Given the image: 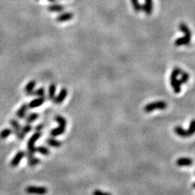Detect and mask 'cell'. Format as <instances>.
I'll return each instance as SVG.
<instances>
[{
  "instance_id": "d4e9b609",
  "label": "cell",
  "mask_w": 195,
  "mask_h": 195,
  "mask_svg": "<svg viewBox=\"0 0 195 195\" xmlns=\"http://www.w3.org/2000/svg\"><path fill=\"white\" fill-rule=\"evenodd\" d=\"M55 120L57 121L58 124H59V126L63 127H66L67 121L63 117H61V116H59V115L56 116Z\"/></svg>"
},
{
  "instance_id": "cb8c5ba5",
  "label": "cell",
  "mask_w": 195,
  "mask_h": 195,
  "mask_svg": "<svg viewBox=\"0 0 195 195\" xmlns=\"http://www.w3.org/2000/svg\"><path fill=\"white\" fill-rule=\"evenodd\" d=\"M187 132H188L189 137L192 136L193 134H195V119H192L191 121L190 124V126H189L188 129H186Z\"/></svg>"
},
{
  "instance_id": "9a60e30c",
  "label": "cell",
  "mask_w": 195,
  "mask_h": 195,
  "mask_svg": "<svg viewBox=\"0 0 195 195\" xmlns=\"http://www.w3.org/2000/svg\"><path fill=\"white\" fill-rule=\"evenodd\" d=\"M64 9V6L61 5H58V4H54L48 7V10L51 12H63Z\"/></svg>"
},
{
  "instance_id": "1f68e13d",
  "label": "cell",
  "mask_w": 195,
  "mask_h": 195,
  "mask_svg": "<svg viewBox=\"0 0 195 195\" xmlns=\"http://www.w3.org/2000/svg\"><path fill=\"white\" fill-rule=\"evenodd\" d=\"M192 188L193 189H195V182H194V183H193V184H192Z\"/></svg>"
},
{
  "instance_id": "8fae6325",
  "label": "cell",
  "mask_w": 195,
  "mask_h": 195,
  "mask_svg": "<svg viewBox=\"0 0 195 195\" xmlns=\"http://www.w3.org/2000/svg\"><path fill=\"white\" fill-rule=\"evenodd\" d=\"M46 100V98H38L36 99L33 100L30 103L28 104L29 109H36V108L39 107L44 103Z\"/></svg>"
},
{
  "instance_id": "ba28073f",
  "label": "cell",
  "mask_w": 195,
  "mask_h": 195,
  "mask_svg": "<svg viewBox=\"0 0 195 195\" xmlns=\"http://www.w3.org/2000/svg\"><path fill=\"white\" fill-rule=\"evenodd\" d=\"M152 9H153V2H152V0H145L144 5H142V11L147 15H150Z\"/></svg>"
},
{
  "instance_id": "603a6c76",
  "label": "cell",
  "mask_w": 195,
  "mask_h": 195,
  "mask_svg": "<svg viewBox=\"0 0 195 195\" xmlns=\"http://www.w3.org/2000/svg\"><path fill=\"white\" fill-rule=\"evenodd\" d=\"M36 151L43 155H49L50 154V150L49 148L44 146H38V148H36Z\"/></svg>"
},
{
  "instance_id": "5b68a950",
  "label": "cell",
  "mask_w": 195,
  "mask_h": 195,
  "mask_svg": "<svg viewBox=\"0 0 195 195\" xmlns=\"http://www.w3.org/2000/svg\"><path fill=\"white\" fill-rule=\"evenodd\" d=\"M191 40H192V36L190 35H184L183 37L177 38L174 41L175 46L179 47V46H184L190 45Z\"/></svg>"
},
{
  "instance_id": "83f0119b",
  "label": "cell",
  "mask_w": 195,
  "mask_h": 195,
  "mask_svg": "<svg viewBox=\"0 0 195 195\" xmlns=\"http://www.w3.org/2000/svg\"><path fill=\"white\" fill-rule=\"evenodd\" d=\"M39 163H40L39 158H35L34 156L33 157L30 158H28V164L30 167L36 166V165H38V164Z\"/></svg>"
},
{
  "instance_id": "277c9868",
  "label": "cell",
  "mask_w": 195,
  "mask_h": 195,
  "mask_svg": "<svg viewBox=\"0 0 195 195\" xmlns=\"http://www.w3.org/2000/svg\"><path fill=\"white\" fill-rule=\"evenodd\" d=\"M10 124L12 127L13 129H14V132L16 134L17 138L19 140H23L24 138L25 134L22 132V129H21V126L20 124L18 123V121L15 120V119H12V120H10Z\"/></svg>"
},
{
  "instance_id": "9c48e42d",
  "label": "cell",
  "mask_w": 195,
  "mask_h": 195,
  "mask_svg": "<svg viewBox=\"0 0 195 195\" xmlns=\"http://www.w3.org/2000/svg\"><path fill=\"white\" fill-rule=\"evenodd\" d=\"M176 163V165H178V166H180V167L190 166V165H192L193 161L190 158L183 157V158H179Z\"/></svg>"
},
{
  "instance_id": "f1b7e54d",
  "label": "cell",
  "mask_w": 195,
  "mask_h": 195,
  "mask_svg": "<svg viewBox=\"0 0 195 195\" xmlns=\"http://www.w3.org/2000/svg\"><path fill=\"white\" fill-rule=\"evenodd\" d=\"M31 129H32L31 125H30V124H26V126H25V127H23V128L22 129V132H23L24 134H28V132H30V131H31Z\"/></svg>"
},
{
  "instance_id": "2e32d148",
  "label": "cell",
  "mask_w": 195,
  "mask_h": 195,
  "mask_svg": "<svg viewBox=\"0 0 195 195\" xmlns=\"http://www.w3.org/2000/svg\"><path fill=\"white\" fill-rule=\"evenodd\" d=\"M179 29L181 33H183L184 35H192V31H191L190 28L187 26L186 23H181L179 24Z\"/></svg>"
},
{
  "instance_id": "e0dca14e",
  "label": "cell",
  "mask_w": 195,
  "mask_h": 195,
  "mask_svg": "<svg viewBox=\"0 0 195 195\" xmlns=\"http://www.w3.org/2000/svg\"><path fill=\"white\" fill-rule=\"evenodd\" d=\"M46 143H47L49 145L51 146V147H54V148H59V147H61L62 145V143H61V142L60 141L57 140H55V139H53V138H49L46 140Z\"/></svg>"
},
{
  "instance_id": "836d02e7",
  "label": "cell",
  "mask_w": 195,
  "mask_h": 195,
  "mask_svg": "<svg viewBox=\"0 0 195 195\" xmlns=\"http://www.w3.org/2000/svg\"><path fill=\"white\" fill-rule=\"evenodd\" d=\"M36 1H39V0H36Z\"/></svg>"
},
{
  "instance_id": "7c38bea8",
  "label": "cell",
  "mask_w": 195,
  "mask_h": 195,
  "mask_svg": "<svg viewBox=\"0 0 195 195\" xmlns=\"http://www.w3.org/2000/svg\"><path fill=\"white\" fill-rule=\"evenodd\" d=\"M36 85V82L35 80H31L25 87V92L28 96H33L35 87Z\"/></svg>"
},
{
  "instance_id": "7402d4cb",
  "label": "cell",
  "mask_w": 195,
  "mask_h": 195,
  "mask_svg": "<svg viewBox=\"0 0 195 195\" xmlns=\"http://www.w3.org/2000/svg\"><path fill=\"white\" fill-rule=\"evenodd\" d=\"M38 117H39V114L38 113H32L26 117V121L28 124H30L36 121Z\"/></svg>"
},
{
  "instance_id": "3957f363",
  "label": "cell",
  "mask_w": 195,
  "mask_h": 195,
  "mask_svg": "<svg viewBox=\"0 0 195 195\" xmlns=\"http://www.w3.org/2000/svg\"><path fill=\"white\" fill-rule=\"evenodd\" d=\"M26 192L28 194L45 195L48 192V190L45 186H29L26 189Z\"/></svg>"
},
{
  "instance_id": "6da1fadb",
  "label": "cell",
  "mask_w": 195,
  "mask_h": 195,
  "mask_svg": "<svg viewBox=\"0 0 195 195\" xmlns=\"http://www.w3.org/2000/svg\"><path fill=\"white\" fill-rule=\"evenodd\" d=\"M183 72V70L179 67H175L171 72V76H170V82H171V85L173 88V91L176 93H179L181 92V84L179 80H178V77L180 76L181 73Z\"/></svg>"
},
{
  "instance_id": "7a4b0ae2",
  "label": "cell",
  "mask_w": 195,
  "mask_h": 195,
  "mask_svg": "<svg viewBox=\"0 0 195 195\" xmlns=\"http://www.w3.org/2000/svg\"><path fill=\"white\" fill-rule=\"evenodd\" d=\"M167 108V103L163 100H158V101L152 102L145 105L144 107V111L146 113H150L155 110H164Z\"/></svg>"
},
{
  "instance_id": "4316f807",
  "label": "cell",
  "mask_w": 195,
  "mask_h": 195,
  "mask_svg": "<svg viewBox=\"0 0 195 195\" xmlns=\"http://www.w3.org/2000/svg\"><path fill=\"white\" fill-rule=\"evenodd\" d=\"M33 96H38V98H46L45 97V89L44 88H40L38 90L33 92Z\"/></svg>"
},
{
  "instance_id": "d6986e66",
  "label": "cell",
  "mask_w": 195,
  "mask_h": 195,
  "mask_svg": "<svg viewBox=\"0 0 195 195\" xmlns=\"http://www.w3.org/2000/svg\"><path fill=\"white\" fill-rule=\"evenodd\" d=\"M56 91H57V86L55 84H51L49 87V98L53 100L56 96Z\"/></svg>"
},
{
  "instance_id": "30bf717a",
  "label": "cell",
  "mask_w": 195,
  "mask_h": 195,
  "mask_svg": "<svg viewBox=\"0 0 195 195\" xmlns=\"http://www.w3.org/2000/svg\"><path fill=\"white\" fill-rule=\"evenodd\" d=\"M74 17V14L72 12H64L62 14L59 15L57 17V21L58 23H64L69 21Z\"/></svg>"
},
{
  "instance_id": "ac0fdd59",
  "label": "cell",
  "mask_w": 195,
  "mask_h": 195,
  "mask_svg": "<svg viewBox=\"0 0 195 195\" xmlns=\"http://www.w3.org/2000/svg\"><path fill=\"white\" fill-rule=\"evenodd\" d=\"M64 132H65V127L59 126L57 127V128L52 129L51 131V136L53 137H57L60 134H62Z\"/></svg>"
},
{
  "instance_id": "8992f818",
  "label": "cell",
  "mask_w": 195,
  "mask_h": 195,
  "mask_svg": "<svg viewBox=\"0 0 195 195\" xmlns=\"http://www.w3.org/2000/svg\"><path fill=\"white\" fill-rule=\"evenodd\" d=\"M67 94H68V91L66 88H62L59 92V95L55 96L54 99V103L56 104H60L64 100L65 98H67Z\"/></svg>"
},
{
  "instance_id": "5bb4252c",
  "label": "cell",
  "mask_w": 195,
  "mask_h": 195,
  "mask_svg": "<svg viewBox=\"0 0 195 195\" xmlns=\"http://www.w3.org/2000/svg\"><path fill=\"white\" fill-rule=\"evenodd\" d=\"M28 109V106L27 105V104H23L20 109H18V111H17V117L20 119H24L26 115Z\"/></svg>"
},
{
  "instance_id": "44dd1931",
  "label": "cell",
  "mask_w": 195,
  "mask_h": 195,
  "mask_svg": "<svg viewBox=\"0 0 195 195\" xmlns=\"http://www.w3.org/2000/svg\"><path fill=\"white\" fill-rule=\"evenodd\" d=\"M180 76H181V78L180 80H179V81H180L181 85L185 84L186 82H187L189 80H190V74L186 72H184V70H183V72L181 73Z\"/></svg>"
},
{
  "instance_id": "f546056e",
  "label": "cell",
  "mask_w": 195,
  "mask_h": 195,
  "mask_svg": "<svg viewBox=\"0 0 195 195\" xmlns=\"http://www.w3.org/2000/svg\"><path fill=\"white\" fill-rule=\"evenodd\" d=\"M92 195H111L109 192H103V191L100 190H95L93 192H92Z\"/></svg>"
},
{
  "instance_id": "d6a6232c",
  "label": "cell",
  "mask_w": 195,
  "mask_h": 195,
  "mask_svg": "<svg viewBox=\"0 0 195 195\" xmlns=\"http://www.w3.org/2000/svg\"><path fill=\"white\" fill-rule=\"evenodd\" d=\"M49 2H54L55 1H57V0H48Z\"/></svg>"
},
{
  "instance_id": "ffe728a7",
  "label": "cell",
  "mask_w": 195,
  "mask_h": 195,
  "mask_svg": "<svg viewBox=\"0 0 195 195\" xmlns=\"http://www.w3.org/2000/svg\"><path fill=\"white\" fill-rule=\"evenodd\" d=\"M131 2H132L133 9L136 12L142 11V5H141L139 0H131Z\"/></svg>"
},
{
  "instance_id": "4fadbf2b",
  "label": "cell",
  "mask_w": 195,
  "mask_h": 195,
  "mask_svg": "<svg viewBox=\"0 0 195 195\" xmlns=\"http://www.w3.org/2000/svg\"><path fill=\"white\" fill-rule=\"evenodd\" d=\"M174 132L177 135H179V137H181V138H190L186 129H184L183 127L180 126H177L175 127Z\"/></svg>"
},
{
  "instance_id": "4dcf8cb0",
  "label": "cell",
  "mask_w": 195,
  "mask_h": 195,
  "mask_svg": "<svg viewBox=\"0 0 195 195\" xmlns=\"http://www.w3.org/2000/svg\"><path fill=\"white\" fill-rule=\"evenodd\" d=\"M43 128H44V125L42 124H38V126L36 127V132H40V130H42V129Z\"/></svg>"
},
{
  "instance_id": "484cf974",
  "label": "cell",
  "mask_w": 195,
  "mask_h": 195,
  "mask_svg": "<svg viewBox=\"0 0 195 195\" xmlns=\"http://www.w3.org/2000/svg\"><path fill=\"white\" fill-rule=\"evenodd\" d=\"M12 129H10L7 128V129H3V130L0 132V138L2 139V140L7 138L9 135L12 134Z\"/></svg>"
},
{
  "instance_id": "52a82bcc",
  "label": "cell",
  "mask_w": 195,
  "mask_h": 195,
  "mask_svg": "<svg viewBox=\"0 0 195 195\" xmlns=\"http://www.w3.org/2000/svg\"><path fill=\"white\" fill-rule=\"evenodd\" d=\"M25 155H26V153H25V152L23 151H19L17 152L16 155H15V157L13 158V159L11 161V163H10L11 166L13 168L17 167V165H19V163H20V161H22L23 158H24Z\"/></svg>"
}]
</instances>
